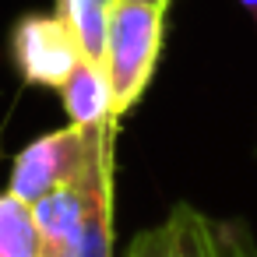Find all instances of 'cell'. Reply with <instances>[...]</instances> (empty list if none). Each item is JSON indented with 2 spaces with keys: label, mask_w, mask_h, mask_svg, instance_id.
Segmentation results:
<instances>
[{
  "label": "cell",
  "mask_w": 257,
  "mask_h": 257,
  "mask_svg": "<svg viewBox=\"0 0 257 257\" xmlns=\"http://www.w3.org/2000/svg\"><path fill=\"white\" fill-rule=\"evenodd\" d=\"M166 36V11L134 0H113L109 32H106V78L113 88V116L116 123L141 102Z\"/></svg>",
  "instance_id": "1"
},
{
  "label": "cell",
  "mask_w": 257,
  "mask_h": 257,
  "mask_svg": "<svg viewBox=\"0 0 257 257\" xmlns=\"http://www.w3.org/2000/svg\"><path fill=\"white\" fill-rule=\"evenodd\" d=\"M116 138V123H106V127H78V123H67L60 131H50L43 138H36L32 145H25L15 162H11V180H8V190L29 204H36L39 197H46L50 190L57 187H67V183H78L95 152Z\"/></svg>",
  "instance_id": "2"
},
{
  "label": "cell",
  "mask_w": 257,
  "mask_h": 257,
  "mask_svg": "<svg viewBox=\"0 0 257 257\" xmlns=\"http://www.w3.org/2000/svg\"><path fill=\"white\" fill-rule=\"evenodd\" d=\"M11 64L25 85L36 88H64L71 71L81 64V46L71 25L57 11H32L11 25Z\"/></svg>",
  "instance_id": "3"
},
{
  "label": "cell",
  "mask_w": 257,
  "mask_h": 257,
  "mask_svg": "<svg viewBox=\"0 0 257 257\" xmlns=\"http://www.w3.org/2000/svg\"><path fill=\"white\" fill-rule=\"evenodd\" d=\"M113 152V138L95 152L88 173L78 183L57 187L46 197H39L32 204L36 211V229H39V257H78L81 250V236H85V222H88V187H92V173L95 166Z\"/></svg>",
  "instance_id": "4"
},
{
  "label": "cell",
  "mask_w": 257,
  "mask_h": 257,
  "mask_svg": "<svg viewBox=\"0 0 257 257\" xmlns=\"http://www.w3.org/2000/svg\"><path fill=\"white\" fill-rule=\"evenodd\" d=\"M166 218L173 257H257V239L239 218H215L194 204H176Z\"/></svg>",
  "instance_id": "5"
},
{
  "label": "cell",
  "mask_w": 257,
  "mask_h": 257,
  "mask_svg": "<svg viewBox=\"0 0 257 257\" xmlns=\"http://www.w3.org/2000/svg\"><path fill=\"white\" fill-rule=\"evenodd\" d=\"M60 99H64V109H67V120L92 131V127H106V123H116L113 116V88H109V78H106V67L95 64V60H85L71 71V78L64 81L60 88ZM120 127V123H116Z\"/></svg>",
  "instance_id": "6"
},
{
  "label": "cell",
  "mask_w": 257,
  "mask_h": 257,
  "mask_svg": "<svg viewBox=\"0 0 257 257\" xmlns=\"http://www.w3.org/2000/svg\"><path fill=\"white\" fill-rule=\"evenodd\" d=\"M78 257H113V152L92 173L88 222H85Z\"/></svg>",
  "instance_id": "7"
},
{
  "label": "cell",
  "mask_w": 257,
  "mask_h": 257,
  "mask_svg": "<svg viewBox=\"0 0 257 257\" xmlns=\"http://www.w3.org/2000/svg\"><path fill=\"white\" fill-rule=\"evenodd\" d=\"M109 8H113V0H57V15L71 25L85 60H95V64L106 60Z\"/></svg>",
  "instance_id": "8"
},
{
  "label": "cell",
  "mask_w": 257,
  "mask_h": 257,
  "mask_svg": "<svg viewBox=\"0 0 257 257\" xmlns=\"http://www.w3.org/2000/svg\"><path fill=\"white\" fill-rule=\"evenodd\" d=\"M0 257H39V229L29 201L0 194Z\"/></svg>",
  "instance_id": "9"
},
{
  "label": "cell",
  "mask_w": 257,
  "mask_h": 257,
  "mask_svg": "<svg viewBox=\"0 0 257 257\" xmlns=\"http://www.w3.org/2000/svg\"><path fill=\"white\" fill-rule=\"evenodd\" d=\"M127 257H173V229H169V218L138 232L134 243H131V253Z\"/></svg>",
  "instance_id": "10"
},
{
  "label": "cell",
  "mask_w": 257,
  "mask_h": 257,
  "mask_svg": "<svg viewBox=\"0 0 257 257\" xmlns=\"http://www.w3.org/2000/svg\"><path fill=\"white\" fill-rule=\"evenodd\" d=\"M239 8H243V11L253 18V25H257V0H239Z\"/></svg>",
  "instance_id": "11"
},
{
  "label": "cell",
  "mask_w": 257,
  "mask_h": 257,
  "mask_svg": "<svg viewBox=\"0 0 257 257\" xmlns=\"http://www.w3.org/2000/svg\"><path fill=\"white\" fill-rule=\"evenodd\" d=\"M134 4H152V8H162V11H169V4H173V0H134Z\"/></svg>",
  "instance_id": "12"
}]
</instances>
